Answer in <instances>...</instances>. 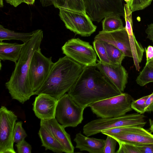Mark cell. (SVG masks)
I'll return each mask as SVG.
<instances>
[{"label":"cell","mask_w":153,"mask_h":153,"mask_svg":"<svg viewBox=\"0 0 153 153\" xmlns=\"http://www.w3.org/2000/svg\"><path fill=\"white\" fill-rule=\"evenodd\" d=\"M96 65L85 67L68 92L78 105L85 108L90 104L121 94L98 70Z\"/></svg>","instance_id":"6da1fadb"},{"label":"cell","mask_w":153,"mask_h":153,"mask_svg":"<svg viewBox=\"0 0 153 153\" xmlns=\"http://www.w3.org/2000/svg\"><path fill=\"white\" fill-rule=\"evenodd\" d=\"M33 32L31 38L24 43L20 57L9 80L5 83L13 99L24 104L35 95L29 78L30 66L35 52L40 48L43 31L38 29Z\"/></svg>","instance_id":"7a4b0ae2"},{"label":"cell","mask_w":153,"mask_h":153,"mask_svg":"<svg viewBox=\"0 0 153 153\" xmlns=\"http://www.w3.org/2000/svg\"><path fill=\"white\" fill-rule=\"evenodd\" d=\"M84 67L66 56L59 58L35 94H45L58 100L71 88Z\"/></svg>","instance_id":"3957f363"},{"label":"cell","mask_w":153,"mask_h":153,"mask_svg":"<svg viewBox=\"0 0 153 153\" xmlns=\"http://www.w3.org/2000/svg\"><path fill=\"white\" fill-rule=\"evenodd\" d=\"M145 116L138 113L125 114L117 117L100 118L93 120L83 127V133L88 137L97 134L104 130L124 126L143 127L146 122Z\"/></svg>","instance_id":"277c9868"},{"label":"cell","mask_w":153,"mask_h":153,"mask_svg":"<svg viewBox=\"0 0 153 153\" xmlns=\"http://www.w3.org/2000/svg\"><path fill=\"white\" fill-rule=\"evenodd\" d=\"M134 100L127 93L99 101L88 106L98 117L108 118L123 116L132 110L131 102Z\"/></svg>","instance_id":"5b68a950"},{"label":"cell","mask_w":153,"mask_h":153,"mask_svg":"<svg viewBox=\"0 0 153 153\" xmlns=\"http://www.w3.org/2000/svg\"><path fill=\"white\" fill-rule=\"evenodd\" d=\"M85 109L65 93L58 100L55 118L65 128L75 127L82 122Z\"/></svg>","instance_id":"8992f818"},{"label":"cell","mask_w":153,"mask_h":153,"mask_svg":"<svg viewBox=\"0 0 153 153\" xmlns=\"http://www.w3.org/2000/svg\"><path fill=\"white\" fill-rule=\"evenodd\" d=\"M65 55L84 67L96 65L97 54L88 42L78 38L68 40L62 47Z\"/></svg>","instance_id":"52a82bcc"},{"label":"cell","mask_w":153,"mask_h":153,"mask_svg":"<svg viewBox=\"0 0 153 153\" xmlns=\"http://www.w3.org/2000/svg\"><path fill=\"white\" fill-rule=\"evenodd\" d=\"M87 14L92 21L100 22L109 15L124 16L123 0H83Z\"/></svg>","instance_id":"ba28073f"},{"label":"cell","mask_w":153,"mask_h":153,"mask_svg":"<svg viewBox=\"0 0 153 153\" xmlns=\"http://www.w3.org/2000/svg\"><path fill=\"white\" fill-rule=\"evenodd\" d=\"M59 16L66 27L76 34L89 36L95 32L97 27L87 13L60 8Z\"/></svg>","instance_id":"9c48e42d"},{"label":"cell","mask_w":153,"mask_h":153,"mask_svg":"<svg viewBox=\"0 0 153 153\" xmlns=\"http://www.w3.org/2000/svg\"><path fill=\"white\" fill-rule=\"evenodd\" d=\"M54 63L52 57L44 55L41 48L32 57L29 70V78L34 92L42 86L47 78Z\"/></svg>","instance_id":"30bf717a"},{"label":"cell","mask_w":153,"mask_h":153,"mask_svg":"<svg viewBox=\"0 0 153 153\" xmlns=\"http://www.w3.org/2000/svg\"><path fill=\"white\" fill-rule=\"evenodd\" d=\"M17 117L5 106L0 108V153H16L14 149V129Z\"/></svg>","instance_id":"8fae6325"},{"label":"cell","mask_w":153,"mask_h":153,"mask_svg":"<svg viewBox=\"0 0 153 153\" xmlns=\"http://www.w3.org/2000/svg\"><path fill=\"white\" fill-rule=\"evenodd\" d=\"M117 143L121 142L134 145L153 144V134L143 127H130L126 130L115 134H108Z\"/></svg>","instance_id":"7c38bea8"},{"label":"cell","mask_w":153,"mask_h":153,"mask_svg":"<svg viewBox=\"0 0 153 153\" xmlns=\"http://www.w3.org/2000/svg\"><path fill=\"white\" fill-rule=\"evenodd\" d=\"M94 39L111 44L121 50L125 56L133 57L128 35L125 27L111 32L100 31Z\"/></svg>","instance_id":"4fadbf2b"},{"label":"cell","mask_w":153,"mask_h":153,"mask_svg":"<svg viewBox=\"0 0 153 153\" xmlns=\"http://www.w3.org/2000/svg\"><path fill=\"white\" fill-rule=\"evenodd\" d=\"M97 68L118 90L124 91L128 82V73L120 64L117 65L103 64L97 60Z\"/></svg>","instance_id":"5bb4252c"},{"label":"cell","mask_w":153,"mask_h":153,"mask_svg":"<svg viewBox=\"0 0 153 153\" xmlns=\"http://www.w3.org/2000/svg\"><path fill=\"white\" fill-rule=\"evenodd\" d=\"M37 95L33 104V109L35 115L40 120L55 118L58 100L45 94Z\"/></svg>","instance_id":"9a60e30c"},{"label":"cell","mask_w":153,"mask_h":153,"mask_svg":"<svg viewBox=\"0 0 153 153\" xmlns=\"http://www.w3.org/2000/svg\"><path fill=\"white\" fill-rule=\"evenodd\" d=\"M40 126L45 128L58 140L63 147L64 152L73 153L74 147L71 142L70 135L55 118L40 120Z\"/></svg>","instance_id":"2e32d148"},{"label":"cell","mask_w":153,"mask_h":153,"mask_svg":"<svg viewBox=\"0 0 153 153\" xmlns=\"http://www.w3.org/2000/svg\"><path fill=\"white\" fill-rule=\"evenodd\" d=\"M125 27L127 32L133 55L134 64L137 71L140 69V64L141 62L145 51V49L141 45L137 40L133 30L132 12L129 7H124Z\"/></svg>","instance_id":"e0dca14e"},{"label":"cell","mask_w":153,"mask_h":153,"mask_svg":"<svg viewBox=\"0 0 153 153\" xmlns=\"http://www.w3.org/2000/svg\"><path fill=\"white\" fill-rule=\"evenodd\" d=\"M74 141L76 143V148L90 153H103L105 140L89 137L83 135L81 132L75 135Z\"/></svg>","instance_id":"ac0fdd59"},{"label":"cell","mask_w":153,"mask_h":153,"mask_svg":"<svg viewBox=\"0 0 153 153\" xmlns=\"http://www.w3.org/2000/svg\"><path fill=\"white\" fill-rule=\"evenodd\" d=\"M24 45L16 43L0 42V59L9 60L16 64L21 55Z\"/></svg>","instance_id":"d6986e66"},{"label":"cell","mask_w":153,"mask_h":153,"mask_svg":"<svg viewBox=\"0 0 153 153\" xmlns=\"http://www.w3.org/2000/svg\"><path fill=\"white\" fill-rule=\"evenodd\" d=\"M42 146L45 150H50L55 153L64 152V149L58 140L44 127L41 126L38 132Z\"/></svg>","instance_id":"ffe728a7"},{"label":"cell","mask_w":153,"mask_h":153,"mask_svg":"<svg viewBox=\"0 0 153 153\" xmlns=\"http://www.w3.org/2000/svg\"><path fill=\"white\" fill-rule=\"evenodd\" d=\"M33 32L29 33L18 32L6 28L0 25V41L16 40L22 41L23 43L28 42L32 37Z\"/></svg>","instance_id":"44dd1931"},{"label":"cell","mask_w":153,"mask_h":153,"mask_svg":"<svg viewBox=\"0 0 153 153\" xmlns=\"http://www.w3.org/2000/svg\"><path fill=\"white\" fill-rule=\"evenodd\" d=\"M55 8L86 13L83 0H53Z\"/></svg>","instance_id":"7402d4cb"},{"label":"cell","mask_w":153,"mask_h":153,"mask_svg":"<svg viewBox=\"0 0 153 153\" xmlns=\"http://www.w3.org/2000/svg\"><path fill=\"white\" fill-rule=\"evenodd\" d=\"M117 15H112L105 17L102 21V31L111 32L123 28V23Z\"/></svg>","instance_id":"603a6c76"},{"label":"cell","mask_w":153,"mask_h":153,"mask_svg":"<svg viewBox=\"0 0 153 153\" xmlns=\"http://www.w3.org/2000/svg\"><path fill=\"white\" fill-rule=\"evenodd\" d=\"M102 42L106 49L111 65L121 64L122 61L125 57L124 53L114 45L104 42Z\"/></svg>","instance_id":"cb8c5ba5"},{"label":"cell","mask_w":153,"mask_h":153,"mask_svg":"<svg viewBox=\"0 0 153 153\" xmlns=\"http://www.w3.org/2000/svg\"><path fill=\"white\" fill-rule=\"evenodd\" d=\"M136 82L141 86L153 82V67L145 65L137 77Z\"/></svg>","instance_id":"d4e9b609"},{"label":"cell","mask_w":153,"mask_h":153,"mask_svg":"<svg viewBox=\"0 0 153 153\" xmlns=\"http://www.w3.org/2000/svg\"><path fill=\"white\" fill-rule=\"evenodd\" d=\"M93 47L102 63L111 65L105 47L102 41L94 39L93 42Z\"/></svg>","instance_id":"484cf974"},{"label":"cell","mask_w":153,"mask_h":153,"mask_svg":"<svg viewBox=\"0 0 153 153\" xmlns=\"http://www.w3.org/2000/svg\"><path fill=\"white\" fill-rule=\"evenodd\" d=\"M22 121L16 122L14 129V142L17 143L27 137V134L22 126Z\"/></svg>","instance_id":"4316f807"},{"label":"cell","mask_w":153,"mask_h":153,"mask_svg":"<svg viewBox=\"0 0 153 153\" xmlns=\"http://www.w3.org/2000/svg\"><path fill=\"white\" fill-rule=\"evenodd\" d=\"M153 0H131L128 4L132 12L144 9L149 6Z\"/></svg>","instance_id":"83f0119b"},{"label":"cell","mask_w":153,"mask_h":153,"mask_svg":"<svg viewBox=\"0 0 153 153\" xmlns=\"http://www.w3.org/2000/svg\"><path fill=\"white\" fill-rule=\"evenodd\" d=\"M149 96L143 97L137 100H133L131 104V107L132 109L141 114L145 112L146 102Z\"/></svg>","instance_id":"f1b7e54d"},{"label":"cell","mask_w":153,"mask_h":153,"mask_svg":"<svg viewBox=\"0 0 153 153\" xmlns=\"http://www.w3.org/2000/svg\"><path fill=\"white\" fill-rule=\"evenodd\" d=\"M118 143L119 147L116 153H140V151L135 145L121 142Z\"/></svg>","instance_id":"f546056e"},{"label":"cell","mask_w":153,"mask_h":153,"mask_svg":"<svg viewBox=\"0 0 153 153\" xmlns=\"http://www.w3.org/2000/svg\"><path fill=\"white\" fill-rule=\"evenodd\" d=\"M107 136V138L104 141L103 153H116L115 149L117 142V141L112 137L109 135Z\"/></svg>","instance_id":"4dcf8cb0"},{"label":"cell","mask_w":153,"mask_h":153,"mask_svg":"<svg viewBox=\"0 0 153 153\" xmlns=\"http://www.w3.org/2000/svg\"><path fill=\"white\" fill-rule=\"evenodd\" d=\"M15 146L18 153H31L32 147L31 146L23 139L20 142L16 143Z\"/></svg>","instance_id":"1f68e13d"},{"label":"cell","mask_w":153,"mask_h":153,"mask_svg":"<svg viewBox=\"0 0 153 153\" xmlns=\"http://www.w3.org/2000/svg\"><path fill=\"white\" fill-rule=\"evenodd\" d=\"M135 145L140 153H153V144Z\"/></svg>","instance_id":"d6a6232c"},{"label":"cell","mask_w":153,"mask_h":153,"mask_svg":"<svg viewBox=\"0 0 153 153\" xmlns=\"http://www.w3.org/2000/svg\"><path fill=\"white\" fill-rule=\"evenodd\" d=\"M145 111L146 112L153 111V92L149 95L146 102Z\"/></svg>","instance_id":"836d02e7"},{"label":"cell","mask_w":153,"mask_h":153,"mask_svg":"<svg viewBox=\"0 0 153 153\" xmlns=\"http://www.w3.org/2000/svg\"><path fill=\"white\" fill-rule=\"evenodd\" d=\"M146 33L147 34V38L151 40L153 43V23L148 25Z\"/></svg>","instance_id":"e575fe53"},{"label":"cell","mask_w":153,"mask_h":153,"mask_svg":"<svg viewBox=\"0 0 153 153\" xmlns=\"http://www.w3.org/2000/svg\"><path fill=\"white\" fill-rule=\"evenodd\" d=\"M146 52V61L153 58V47L149 45L147 48H145Z\"/></svg>","instance_id":"d590c367"},{"label":"cell","mask_w":153,"mask_h":153,"mask_svg":"<svg viewBox=\"0 0 153 153\" xmlns=\"http://www.w3.org/2000/svg\"><path fill=\"white\" fill-rule=\"evenodd\" d=\"M7 3L15 7L18 6L23 3V0H5Z\"/></svg>","instance_id":"8d00e7d4"},{"label":"cell","mask_w":153,"mask_h":153,"mask_svg":"<svg viewBox=\"0 0 153 153\" xmlns=\"http://www.w3.org/2000/svg\"><path fill=\"white\" fill-rule=\"evenodd\" d=\"M42 6L46 7L53 4V0H39Z\"/></svg>","instance_id":"74e56055"},{"label":"cell","mask_w":153,"mask_h":153,"mask_svg":"<svg viewBox=\"0 0 153 153\" xmlns=\"http://www.w3.org/2000/svg\"><path fill=\"white\" fill-rule=\"evenodd\" d=\"M35 0H23V3H24L28 5H33Z\"/></svg>","instance_id":"f35d334b"},{"label":"cell","mask_w":153,"mask_h":153,"mask_svg":"<svg viewBox=\"0 0 153 153\" xmlns=\"http://www.w3.org/2000/svg\"><path fill=\"white\" fill-rule=\"evenodd\" d=\"M149 123L150 127L149 129V131H150V132L151 133L153 132V120L149 119Z\"/></svg>","instance_id":"ab89813d"},{"label":"cell","mask_w":153,"mask_h":153,"mask_svg":"<svg viewBox=\"0 0 153 153\" xmlns=\"http://www.w3.org/2000/svg\"><path fill=\"white\" fill-rule=\"evenodd\" d=\"M145 65L153 67V58L147 61Z\"/></svg>","instance_id":"60d3db41"},{"label":"cell","mask_w":153,"mask_h":153,"mask_svg":"<svg viewBox=\"0 0 153 153\" xmlns=\"http://www.w3.org/2000/svg\"><path fill=\"white\" fill-rule=\"evenodd\" d=\"M3 6V0H0V7H2Z\"/></svg>","instance_id":"b9f144b4"},{"label":"cell","mask_w":153,"mask_h":153,"mask_svg":"<svg viewBox=\"0 0 153 153\" xmlns=\"http://www.w3.org/2000/svg\"><path fill=\"white\" fill-rule=\"evenodd\" d=\"M126 2V4H129L131 0H124Z\"/></svg>","instance_id":"7bdbcfd3"}]
</instances>
